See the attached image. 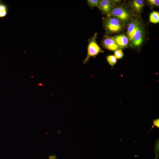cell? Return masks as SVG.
<instances>
[{
  "label": "cell",
  "instance_id": "cell-14",
  "mask_svg": "<svg viewBox=\"0 0 159 159\" xmlns=\"http://www.w3.org/2000/svg\"><path fill=\"white\" fill-rule=\"evenodd\" d=\"M123 53L122 50L120 49L115 51L114 56L116 58L120 59L123 56Z\"/></svg>",
  "mask_w": 159,
  "mask_h": 159
},
{
  "label": "cell",
  "instance_id": "cell-11",
  "mask_svg": "<svg viewBox=\"0 0 159 159\" xmlns=\"http://www.w3.org/2000/svg\"><path fill=\"white\" fill-rule=\"evenodd\" d=\"M8 8L7 6L2 3V1L0 2V18H3L7 15Z\"/></svg>",
  "mask_w": 159,
  "mask_h": 159
},
{
  "label": "cell",
  "instance_id": "cell-7",
  "mask_svg": "<svg viewBox=\"0 0 159 159\" xmlns=\"http://www.w3.org/2000/svg\"><path fill=\"white\" fill-rule=\"evenodd\" d=\"M139 21L136 19H134L130 21L128 24L127 29V36L130 42L132 40Z\"/></svg>",
  "mask_w": 159,
  "mask_h": 159
},
{
  "label": "cell",
  "instance_id": "cell-18",
  "mask_svg": "<svg viewBox=\"0 0 159 159\" xmlns=\"http://www.w3.org/2000/svg\"><path fill=\"white\" fill-rule=\"evenodd\" d=\"M58 132H59V133H60L61 132V131H57Z\"/></svg>",
  "mask_w": 159,
  "mask_h": 159
},
{
  "label": "cell",
  "instance_id": "cell-19",
  "mask_svg": "<svg viewBox=\"0 0 159 159\" xmlns=\"http://www.w3.org/2000/svg\"><path fill=\"white\" fill-rule=\"evenodd\" d=\"M1 1L0 0V2H1Z\"/></svg>",
  "mask_w": 159,
  "mask_h": 159
},
{
  "label": "cell",
  "instance_id": "cell-8",
  "mask_svg": "<svg viewBox=\"0 0 159 159\" xmlns=\"http://www.w3.org/2000/svg\"><path fill=\"white\" fill-rule=\"evenodd\" d=\"M120 49L125 48L128 45L129 40L125 34H122L112 37Z\"/></svg>",
  "mask_w": 159,
  "mask_h": 159
},
{
  "label": "cell",
  "instance_id": "cell-13",
  "mask_svg": "<svg viewBox=\"0 0 159 159\" xmlns=\"http://www.w3.org/2000/svg\"><path fill=\"white\" fill-rule=\"evenodd\" d=\"M88 6L92 8L98 7L100 0H87V1Z\"/></svg>",
  "mask_w": 159,
  "mask_h": 159
},
{
  "label": "cell",
  "instance_id": "cell-9",
  "mask_svg": "<svg viewBox=\"0 0 159 159\" xmlns=\"http://www.w3.org/2000/svg\"><path fill=\"white\" fill-rule=\"evenodd\" d=\"M144 2L143 0H133L130 2L129 6L132 11L136 13H139L143 9Z\"/></svg>",
  "mask_w": 159,
  "mask_h": 159
},
{
  "label": "cell",
  "instance_id": "cell-4",
  "mask_svg": "<svg viewBox=\"0 0 159 159\" xmlns=\"http://www.w3.org/2000/svg\"><path fill=\"white\" fill-rule=\"evenodd\" d=\"M144 37L143 29L140 21L131 42V47L135 48H139L142 45Z\"/></svg>",
  "mask_w": 159,
  "mask_h": 159
},
{
  "label": "cell",
  "instance_id": "cell-12",
  "mask_svg": "<svg viewBox=\"0 0 159 159\" xmlns=\"http://www.w3.org/2000/svg\"><path fill=\"white\" fill-rule=\"evenodd\" d=\"M106 59L108 63L112 67L116 64L117 61V58L113 55H108L107 56Z\"/></svg>",
  "mask_w": 159,
  "mask_h": 159
},
{
  "label": "cell",
  "instance_id": "cell-2",
  "mask_svg": "<svg viewBox=\"0 0 159 159\" xmlns=\"http://www.w3.org/2000/svg\"><path fill=\"white\" fill-rule=\"evenodd\" d=\"M103 26L106 32L109 33H116L121 31L125 24L118 19L112 17L103 18Z\"/></svg>",
  "mask_w": 159,
  "mask_h": 159
},
{
  "label": "cell",
  "instance_id": "cell-5",
  "mask_svg": "<svg viewBox=\"0 0 159 159\" xmlns=\"http://www.w3.org/2000/svg\"><path fill=\"white\" fill-rule=\"evenodd\" d=\"M120 0H100L97 7L102 14L107 15L115 6L116 4L120 2Z\"/></svg>",
  "mask_w": 159,
  "mask_h": 159
},
{
  "label": "cell",
  "instance_id": "cell-3",
  "mask_svg": "<svg viewBox=\"0 0 159 159\" xmlns=\"http://www.w3.org/2000/svg\"><path fill=\"white\" fill-rule=\"evenodd\" d=\"M97 33H95L92 37L88 39L87 54L86 57L83 62L84 64L87 63L90 57L95 58L100 53L104 52L97 42L96 39L97 37Z\"/></svg>",
  "mask_w": 159,
  "mask_h": 159
},
{
  "label": "cell",
  "instance_id": "cell-10",
  "mask_svg": "<svg viewBox=\"0 0 159 159\" xmlns=\"http://www.w3.org/2000/svg\"><path fill=\"white\" fill-rule=\"evenodd\" d=\"M149 21L153 23H158L159 22V12L155 11H153L150 15Z\"/></svg>",
  "mask_w": 159,
  "mask_h": 159
},
{
  "label": "cell",
  "instance_id": "cell-16",
  "mask_svg": "<svg viewBox=\"0 0 159 159\" xmlns=\"http://www.w3.org/2000/svg\"><path fill=\"white\" fill-rule=\"evenodd\" d=\"M152 123L153 125L150 131L153 128L154 126H155L157 128H159V118L155 119L153 120Z\"/></svg>",
  "mask_w": 159,
  "mask_h": 159
},
{
  "label": "cell",
  "instance_id": "cell-15",
  "mask_svg": "<svg viewBox=\"0 0 159 159\" xmlns=\"http://www.w3.org/2000/svg\"><path fill=\"white\" fill-rule=\"evenodd\" d=\"M147 2L148 4L152 7L159 6V0H148Z\"/></svg>",
  "mask_w": 159,
  "mask_h": 159
},
{
  "label": "cell",
  "instance_id": "cell-6",
  "mask_svg": "<svg viewBox=\"0 0 159 159\" xmlns=\"http://www.w3.org/2000/svg\"><path fill=\"white\" fill-rule=\"evenodd\" d=\"M103 47L111 51H114L120 49V47L112 39L107 35H104L101 42Z\"/></svg>",
  "mask_w": 159,
  "mask_h": 159
},
{
  "label": "cell",
  "instance_id": "cell-1",
  "mask_svg": "<svg viewBox=\"0 0 159 159\" xmlns=\"http://www.w3.org/2000/svg\"><path fill=\"white\" fill-rule=\"evenodd\" d=\"M107 16L115 18L124 24L129 22L131 18V12L122 6H115Z\"/></svg>",
  "mask_w": 159,
  "mask_h": 159
},
{
  "label": "cell",
  "instance_id": "cell-17",
  "mask_svg": "<svg viewBox=\"0 0 159 159\" xmlns=\"http://www.w3.org/2000/svg\"><path fill=\"white\" fill-rule=\"evenodd\" d=\"M57 156L56 155H50L49 156L48 159H56Z\"/></svg>",
  "mask_w": 159,
  "mask_h": 159
}]
</instances>
